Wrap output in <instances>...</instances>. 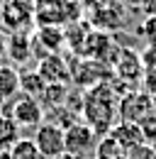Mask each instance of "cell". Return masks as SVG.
<instances>
[{"instance_id":"6da1fadb","label":"cell","mask_w":156,"mask_h":159,"mask_svg":"<svg viewBox=\"0 0 156 159\" xmlns=\"http://www.w3.org/2000/svg\"><path fill=\"white\" fill-rule=\"evenodd\" d=\"M117 100L115 91L107 86V83H100L93 86L83 93V122L88 127H93V132H102L107 135L112 127H115V115H117Z\"/></svg>"},{"instance_id":"7a4b0ae2","label":"cell","mask_w":156,"mask_h":159,"mask_svg":"<svg viewBox=\"0 0 156 159\" xmlns=\"http://www.w3.org/2000/svg\"><path fill=\"white\" fill-rule=\"evenodd\" d=\"M2 108H5V115H10V118L17 122L20 130H22V127L37 130L39 125L44 122V108H41L39 98H32V96H27V93L15 96L10 103H5Z\"/></svg>"},{"instance_id":"3957f363","label":"cell","mask_w":156,"mask_h":159,"mask_svg":"<svg viewBox=\"0 0 156 159\" xmlns=\"http://www.w3.org/2000/svg\"><path fill=\"white\" fill-rule=\"evenodd\" d=\"M34 144H37L39 154L44 159H54L61 152H66V142H63V130L54 122H41L34 130Z\"/></svg>"},{"instance_id":"277c9868","label":"cell","mask_w":156,"mask_h":159,"mask_svg":"<svg viewBox=\"0 0 156 159\" xmlns=\"http://www.w3.org/2000/svg\"><path fill=\"white\" fill-rule=\"evenodd\" d=\"M63 142H66V152L73 154L76 159H80L83 154H88V152L95 147V132H93V127H88L83 120H78L71 127L63 130Z\"/></svg>"},{"instance_id":"5b68a950","label":"cell","mask_w":156,"mask_h":159,"mask_svg":"<svg viewBox=\"0 0 156 159\" xmlns=\"http://www.w3.org/2000/svg\"><path fill=\"white\" fill-rule=\"evenodd\" d=\"M90 25L98 32H115L124 25V12L122 5H117L115 0H102L98 7L90 10Z\"/></svg>"},{"instance_id":"8992f818","label":"cell","mask_w":156,"mask_h":159,"mask_svg":"<svg viewBox=\"0 0 156 159\" xmlns=\"http://www.w3.org/2000/svg\"><path fill=\"white\" fill-rule=\"evenodd\" d=\"M117 113L122 115V122H134V125H139L144 118L151 115V98L146 93H141V91L127 93L124 98L119 100Z\"/></svg>"},{"instance_id":"52a82bcc","label":"cell","mask_w":156,"mask_h":159,"mask_svg":"<svg viewBox=\"0 0 156 159\" xmlns=\"http://www.w3.org/2000/svg\"><path fill=\"white\" fill-rule=\"evenodd\" d=\"M37 71L46 83H68V81H71V69L66 66V61L61 59L58 54L41 57Z\"/></svg>"},{"instance_id":"ba28073f","label":"cell","mask_w":156,"mask_h":159,"mask_svg":"<svg viewBox=\"0 0 156 159\" xmlns=\"http://www.w3.org/2000/svg\"><path fill=\"white\" fill-rule=\"evenodd\" d=\"M115 71L119 79L124 81H136L144 71V64H141V54H136L132 49H117L115 54Z\"/></svg>"},{"instance_id":"9c48e42d","label":"cell","mask_w":156,"mask_h":159,"mask_svg":"<svg viewBox=\"0 0 156 159\" xmlns=\"http://www.w3.org/2000/svg\"><path fill=\"white\" fill-rule=\"evenodd\" d=\"M107 135L115 139L122 149H127V152H132L134 147L144 144V130H141V125H134V122H119Z\"/></svg>"},{"instance_id":"30bf717a","label":"cell","mask_w":156,"mask_h":159,"mask_svg":"<svg viewBox=\"0 0 156 159\" xmlns=\"http://www.w3.org/2000/svg\"><path fill=\"white\" fill-rule=\"evenodd\" d=\"M20 96V71L12 64H0V103H10Z\"/></svg>"},{"instance_id":"8fae6325","label":"cell","mask_w":156,"mask_h":159,"mask_svg":"<svg viewBox=\"0 0 156 159\" xmlns=\"http://www.w3.org/2000/svg\"><path fill=\"white\" fill-rule=\"evenodd\" d=\"M32 49H34V42L29 39L24 32H15L10 42H7V54L15 64H24V61L32 57Z\"/></svg>"},{"instance_id":"7c38bea8","label":"cell","mask_w":156,"mask_h":159,"mask_svg":"<svg viewBox=\"0 0 156 159\" xmlns=\"http://www.w3.org/2000/svg\"><path fill=\"white\" fill-rule=\"evenodd\" d=\"M66 100H68V88H66V83H46V88H44L39 103H41L44 110H56L61 105H66Z\"/></svg>"},{"instance_id":"4fadbf2b","label":"cell","mask_w":156,"mask_h":159,"mask_svg":"<svg viewBox=\"0 0 156 159\" xmlns=\"http://www.w3.org/2000/svg\"><path fill=\"white\" fill-rule=\"evenodd\" d=\"M63 42H66L63 30H58L56 25H44L37 32V42H34V44H41V47L46 49V54H56L58 47H61Z\"/></svg>"},{"instance_id":"5bb4252c","label":"cell","mask_w":156,"mask_h":159,"mask_svg":"<svg viewBox=\"0 0 156 159\" xmlns=\"http://www.w3.org/2000/svg\"><path fill=\"white\" fill-rule=\"evenodd\" d=\"M20 139V127L17 122L10 118V115H0V154H5V152H10L12 149V144Z\"/></svg>"},{"instance_id":"9a60e30c","label":"cell","mask_w":156,"mask_h":159,"mask_svg":"<svg viewBox=\"0 0 156 159\" xmlns=\"http://www.w3.org/2000/svg\"><path fill=\"white\" fill-rule=\"evenodd\" d=\"M46 88V81L39 76V71H20V93H27L32 98H41Z\"/></svg>"},{"instance_id":"2e32d148","label":"cell","mask_w":156,"mask_h":159,"mask_svg":"<svg viewBox=\"0 0 156 159\" xmlns=\"http://www.w3.org/2000/svg\"><path fill=\"white\" fill-rule=\"evenodd\" d=\"M7 159H44L39 154L37 144H34V139L29 137H20L15 144H12V149L7 152Z\"/></svg>"},{"instance_id":"e0dca14e","label":"cell","mask_w":156,"mask_h":159,"mask_svg":"<svg viewBox=\"0 0 156 159\" xmlns=\"http://www.w3.org/2000/svg\"><path fill=\"white\" fill-rule=\"evenodd\" d=\"M139 32L146 37L149 47H151V49H156V17H146V22L139 27Z\"/></svg>"},{"instance_id":"ac0fdd59","label":"cell","mask_w":156,"mask_h":159,"mask_svg":"<svg viewBox=\"0 0 156 159\" xmlns=\"http://www.w3.org/2000/svg\"><path fill=\"white\" fill-rule=\"evenodd\" d=\"M139 10H141L146 17H156V0H141V2H139Z\"/></svg>"},{"instance_id":"d6986e66","label":"cell","mask_w":156,"mask_h":159,"mask_svg":"<svg viewBox=\"0 0 156 159\" xmlns=\"http://www.w3.org/2000/svg\"><path fill=\"white\" fill-rule=\"evenodd\" d=\"M122 2H124L127 7H139V2H141V0H122Z\"/></svg>"},{"instance_id":"ffe728a7","label":"cell","mask_w":156,"mask_h":159,"mask_svg":"<svg viewBox=\"0 0 156 159\" xmlns=\"http://www.w3.org/2000/svg\"><path fill=\"white\" fill-rule=\"evenodd\" d=\"M54 159H76V157H73V154H68V152H61V154L54 157Z\"/></svg>"},{"instance_id":"44dd1931","label":"cell","mask_w":156,"mask_h":159,"mask_svg":"<svg viewBox=\"0 0 156 159\" xmlns=\"http://www.w3.org/2000/svg\"><path fill=\"white\" fill-rule=\"evenodd\" d=\"M0 159H7V152H5V154H0Z\"/></svg>"},{"instance_id":"7402d4cb","label":"cell","mask_w":156,"mask_h":159,"mask_svg":"<svg viewBox=\"0 0 156 159\" xmlns=\"http://www.w3.org/2000/svg\"><path fill=\"white\" fill-rule=\"evenodd\" d=\"M0 115H2V103H0Z\"/></svg>"}]
</instances>
